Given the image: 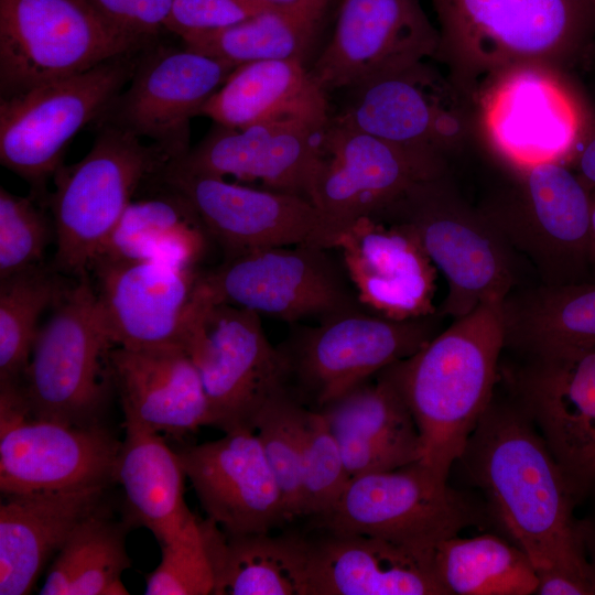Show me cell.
<instances>
[{
    "label": "cell",
    "mask_w": 595,
    "mask_h": 595,
    "mask_svg": "<svg viewBox=\"0 0 595 595\" xmlns=\"http://www.w3.org/2000/svg\"><path fill=\"white\" fill-rule=\"evenodd\" d=\"M505 390L497 385L456 463L537 574L565 573L595 587L575 516L578 500L532 419Z\"/></svg>",
    "instance_id": "1"
},
{
    "label": "cell",
    "mask_w": 595,
    "mask_h": 595,
    "mask_svg": "<svg viewBox=\"0 0 595 595\" xmlns=\"http://www.w3.org/2000/svg\"><path fill=\"white\" fill-rule=\"evenodd\" d=\"M502 301L479 304L415 354L383 369L413 415L421 463L443 480L499 382L506 342Z\"/></svg>",
    "instance_id": "2"
},
{
    "label": "cell",
    "mask_w": 595,
    "mask_h": 595,
    "mask_svg": "<svg viewBox=\"0 0 595 595\" xmlns=\"http://www.w3.org/2000/svg\"><path fill=\"white\" fill-rule=\"evenodd\" d=\"M437 56L463 79L545 65L583 47L595 32L591 0H433Z\"/></svg>",
    "instance_id": "3"
},
{
    "label": "cell",
    "mask_w": 595,
    "mask_h": 595,
    "mask_svg": "<svg viewBox=\"0 0 595 595\" xmlns=\"http://www.w3.org/2000/svg\"><path fill=\"white\" fill-rule=\"evenodd\" d=\"M110 339L90 273L74 279L37 333L20 385L28 415L100 423L113 388Z\"/></svg>",
    "instance_id": "4"
},
{
    "label": "cell",
    "mask_w": 595,
    "mask_h": 595,
    "mask_svg": "<svg viewBox=\"0 0 595 595\" xmlns=\"http://www.w3.org/2000/svg\"><path fill=\"white\" fill-rule=\"evenodd\" d=\"M78 162L61 165L46 207L55 228L53 267L73 278L89 266L137 192L159 174L169 158L154 144L109 125Z\"/></svg>",
    "instance_id": "5"
},
{
    "label": "cell",
    "mask_w": 595,
    "mask_h": 595,
    "mask_svg": "<svg viewBox=\"0 0 595 595\" xmlns=\"http://www.w3.org/2000/svg\"><path fill=\"white\" fill-rule=\"evenodd\" d=\"M408 226L447 284L439 313L453 320L502 301L516 284L513 251L490 220L459 204L443 175L415 183L375 214Z\"/></svg>",
    "instance_id": "6"
},
{
    "label": "cell",
    "mask_w": 595,
    "mask_h": 595,
    "mask_svg": "<svg viewBox=\"0 0 595 595\" xmlns=\"http://www.w3.org/2000/svg\"><path fill=\"white\" fill-rule=\"evenodd\" d=\"M147 47L0 98V162L29 184L39 203L46 206L47 183L64 164L69 142L128 85Z\"/></svg>",
    "instance_id": "7"
},
{
    "label": "cell",
    "mask_w": 595,
    "mask_h": 595,
    "mask_svg": "<svg viewBox=\"0 0 595 595\" xmlns=\"http://www.w3.org/2000/svg\"><path fill=\"white\" fill-rule=\"evenodd\" d=\"M443 318L439 311L394 320L366 310L316 325L291 324L277 346L285 365L286 388L316 410L415 354L441 331Z\"/></svg>",
    "instance_id": "8"
},
{
    "label": "cell",
    "mask_w": 595,
    "mask_h": 595,
    "mask_svg": "<svg viewBox=\"0 0 595 595\" xmlns=\"http://www.w3.org/2000/svg\"><path fill=\"white\" fill-rule=\"evenodd\" d=\"M204 271V270H203ZM257 312L215 301L203 274L185 324L183 347L208 399L212 425L251 429L266 402L286 388V370Z\"/></svg>",
    "instance_id": "9"
},
{
    "label": "cell",
    "mask_w": 595,
    "mask_h": 595,
    "mask_svg": "<svg viewBox=\"0 0 595 595\" xmlns=\"http://www.w3.org/2000/svg\"><path fill=\"white\" fill-rule=\"evenodd\" d=\"M152 43L113 28L88 0H0V96L86 72Z\"/></svg>",
    "instance_id": "10"
},
{
    "label": "cell",
    "mask_w": 595,
    "mask_h": 595,
    "mask_svg": "<svg viewBox=\"0 0 595 595\" xmlns=\"http://www.w3.org/2000/svg\"><path fill=\"white\" fill-rule=\"evenodd\" d=\"M203 282L215 301L290 324L368 310L339 252L317 245L271 247L224 258L203 271Z\"/></svg>",
    "instance_id": "11"
},
{
    "label": "cell",
    "mask_w": 595,
    "mask_h": 595,
    "mask_svg": "<svg viewBox=\"0 0 595 595\" xmlns=\"http://www.w3.org/2000/svg\"><path fill=\"white\" fill-rule=\"evenodd\" d=\"M315 520L325 532L364 534L432 553L477 523L479 513L419 459L351 478L332 509Z\"/></svg>",
    "instance_id": "12"
},
{
    "label": "cell",
    "mask_w": 595,
    "mask_h": 595,
    "mask_svg": "<svg viewBox=\"0 0 595 595\" xmlns=\"http://www.w3.org/2000/svg\"><path fill=\"white\" fill-rule=\"evenodd\" d=\"M499 378L527 411L576 498L595 497V345L511 354Z\"/></svg>",
    "instance_id": "13"
},
{
    "label": "cell",
    "mask_w": 595,
    "mask_h": 595,
    "mask_svg": "<svg viewBox=\"0 0 595 595\" xmlns=\"http://www.w3.org/2000/svg\"><path fill=\"white\" fill-rule=\"evenodd\" d=\"M121 442L100 423L75 426L35 419L19 385H0L2 495L108 486Z\"/></svg>",
    "instance_id": "14"
},
{
    "label": "cell",
    "mask_w": 595,
    "mask_h": 595,
    "mask_svg": "<svg viewBox=\"0 0 595 595\" xmlns=\"http://www.w3.org/2000/svg\"><path fill=\"white\" fill-rule=\"evenodd\" d=\"M154 181L191 204L224 258L282 246L335 248L338 229L304 196L188 173L167 163Z\"/></svg>",
    "instance_id": "15"
},
{
    "label": "cell",
    "mask_w": 595,
    "mask_h": 595,
    "mask_svg": "<svg viewBox=\"0 0 595 595\" xmlns=\"http://www.w3.org/2000/svg\"><path fill=\"white\" fill-rule=\"evenodd\" d=\"M236 67L228 61L156 41L142 52L127 88L94 125H109L148 139L170 161L180 159L191 149L192 118L201 115Z\"/></svg>",
    "instance_id": "16"
},
{
    "label": "cell",
    "mask_w": 595,
    "mask_h": 595,
    "mask_svg": "<svg viewBox=\"0 0 595 595\" xmlns=\"http://www.w3.org/2000/svg\"><path fill=\"white\" fill-rule=\"evenodd\" d=\"M522 205L485 215L512 250L531 261L541 284L592 280L591 190L563 162L520 171Z\"/></svg>",
    "instance_id": "17"
},
{
    "label": "cell",
    "mask_w": 595,
    "mask_h": 595,
    "mask_svg": "<svg viewBox=\"0 0 595 595\" xmlns=\"http://www.w3.org/2000/svg\"><path fill=\"white\" fill-rule=\"evenodd\" d=\"M442 159L386 141L331 117L307 198L338 229L374 216L415 183L443 175Z\"/></svg>",
    "instance_id": "18"
},
{
    "label": "cell",
    "mask_w": 595,
    "mask_h": 595,
    "mask_svg": "<svg viewBox=\"0 0 595 595\" xmlns=\"http://www.w3.org/2000/svg\"><path fill=\"white\" fill-rule=\"evenodd\" d=\"M439 40L419 0H342L332 39L309 71L326 93L349 90L436 55Z\"/></svg>",
    "instance_id": "19"
},
{
    "label": "cell",
    "mask_w": 595,
    "mask_h": 595,
    "mask_svg": "<svg viewBox=\"0 0 595 595\" xmlns=\"http://www.w3.org/2000/svg\"><path fill=\"white\" fill-rule=\"evenodd\" d=\"M494 149L519 171L572 154L584 132L571 94L545 66L512 67L496 75L483 102Z\"/></svg>",
    "instance_id": "20"
},
{
    "label": "cell",
    "mask_w": 595,
    "mask_h": 595,
    "mask_svg": "<svg viewBox=\"0 0 595 595\" xmlns=\"http://www.w3.org/2000/svg\"><path fill=\"white\" fill-rule=\"evenodd\" d=\"M115 346H182L203 270L148 260L96 258L89 266Z\"/></svg>",
    "instance_id": "21"
},
{
    "label": "cell",
    "mask_w": 595,
    "mask_h": 595,
    "mask_svg": "<svg viewBox=\"0 0 595 595\" xmlns=\"http://www.w3.org/2000/svg\"><path fill=\"white\" fill-rule=\"evenodd\" d=\"M328 123L303 118L244 128L214 123L195 147L167 165L194 174L260 181L269 190L307 198Z\"/></svg>",
    "instance_id": "22"
},
{
    "label": "cell",
    "mask_w": 595,
    "mask_h": 595,
    "mask_svg": "<svg viewBox=\"0 0 595 595\" xmlns=\"http://www.w3.org/2000/svg\"><path fill=\"white\" fill-rule=\"evenodd\" d=\"M207 518L225 532H270L288 522L282 493L251 429L177 452Z\"/></svg>",
    "instance_id": "23"
},
{
    "label": "cell",
    "mask_w": 595,
    "mask_h": 595,
    "mask_svg": "<svg viewBox=\"0 0 595 595\" xmlns=\"http://www.w3.org/2000/svg\"><path fill=\"white\" fill-rule=\"evenodd\" d=\"M335 249L360 302L372 313L408 320L437 311L436 268L408 226L361 217L338 232Z\"/></svg>",
    "instance_id": "24"
},
{
    "label": "cell",
    "mask_w": 595,
    "mask_h": 595,
    "mask_svg": "<svg viewBox=\"0 0 595 595\" xmlns=\"http://www.w3.org/2000/svg\"><path fill=\"white\" fill-rule=\"evenodd\" d=\"M346 91L336 119L404 149L442 159L461 132L453 93L423 62Z\"/></svg>",
    "instance_id": "25"
},
{
    "label": "cell",
    "mask_w": 595,
    "mask_h": 595,
    "mask_svg": "<svg viewBox=\"0 0 595 595\" xmlns=\"http://www.w3.org/2000/svg\"><path fill=\"white\" fill-rule=\"evenodd\" d=\"M433 552L364 534L306 538L303 595H448Z\"/></svg>",
    "instance_id": "26"
},
{
    "label": "cell",
    "mask_w": 595,
    "mask_h": 595,
    "mask_svg": "<svg viewBox=\"0 0 595 595\" xmlns=\"http://www.w3.org/2000/svg\"><path fill=\"white\" fill-rule=\"evenodd\" d=\"M110 368L123 426L182 436L212 425L199 374L184 347L115 346Z\"/></svg>",
    "instance_id": "27"
},
{
    "label": "cell",
    "mask_w": 595,
    "mask_h": 595,
    "mask_svg": "<svg viewBox=\"0 0 595 595\" xmlns=\"http://www.w3.org/2000/svg\"><path fill=\"white\" fill-rule=\"evenodd\" d=\"M316 410L338 443L350 479L421 458L413 415L383 369Z\"/></svg>",
    "instance_id": "28"
},
{
    "label": "cell",
    "mask_w": 595,
    "mask_h": 595,
    "mask_svg": "<svg viewBox=\"0 0 595 595\" xmlns=\"http://www.w3.org/2000/svg\"><path fill=\"white\" fill-rule=\"evenodd\" d=\"M108 486L3 495L0 505V594L32 592L73 530L105 505Z\"/></svg>",
    "instance_id": "29"
},
{
    "label": "cell",
    "mask_w": 595,
    "mask_h": 595,
    "mask_svg": "<svg viewBox=\"0 0 595 595\" xmlns=\"http://www.w3.org/2000/svg\"><path fill=\"white\" fill-rule=\"evenodd\" d=\"M214 123L244 128L282 118L331 120L327 93L296 60L257 61L238 65L203 106Z\"/></svg>",
    "instance_id": "30"
},
{
    "label": "cell",
    "mask_w": 595,
    "mask_h": 595,
    "mask_svg": "<svg viewBox=\"0 0 595 595\" xmlns=\"http://www.w3.org/2000/svg\"><path fill=\"white\" fill-rule=\"evenodd\" d=\"M115 482L125 491V520L144 527L160 543L177 536L194 516L184 500L186 474L177 452L159 433L125 426Z\"/></svg>",
    "instance_id": "31"
},
{
    "label": "cell",
    "mask_w": 595,
    "mask_h": 595,
    "mask_svg": "<svg viewBox=\"0 0 595 595\" xmlns=\"http://www.w3.org/2000/svg\"><path fill=\"white\" fill-rule=\"evenodd\" d=\"M149 184L155 193L129 204L94 259L199 267L214 244L201 218L176 191L153 180Z\"/></svg>",
    "instance_id": "32"
},
{
    "label": "cell",
    "mask_w": 595,
    "mask_h": 595,
    "mask_svg": "<svg viewBox=\"0 0 595 595\" xmlns=\"http://www.w3.org/2000/svg\"><path fill=\"white\" fill-rule=\"evenodd\" d=\"M213 570L212 595H303L306 538L270 532L230 534L201 520Z\"/></svg>",
    "instance_id": "33"
},
{
    "label": "cell",
    "mask_w": 595,
    "mask_h": 595,
    "mask_svg": "<svg viewBox=\"0 0 595 595\" xmlns=\"http://www.w3.org/2000/svg\"><path fill=\"white\" fill-rule=\"evenodd\" d=\"M511 354L595 345V279L513 289L502 301Z\"/></svg>",
    "instance_id": "34"
},
{
    "label": "cell",
    "mask_w": 595,
    "mask_h": 595,
    "mask_svg": "<svg viewBox=\"0 0 595 595\" xmlns=\"http://www.w3.org/2000/svg\"><path fill=\"white\" fill-rule=\"evenodd\" d=\"M329 0H300L272 7L236 25L182 37L188 50L236 66L274 60L305 63Z\"/></svg>",
    "instance_id": "35"
},
{
    "label": "cell",
    "mask_w": 595,
    "mask_h": 595,
    "mask_svg": "<svg viewBox=\"0 0 595 595\" xmlns=\"http://www.w3.org/2000/svg\"><path fill=\"white\" fill-rule=\"evenodd\" d=\"M130 524L110 517L106 505L71 533L46 570L41 595H126L121 575L131 561L126 549Z\"/></svg>",
    "instance_id": "36"
},
{
    "label": "cell",
    "mask_w": 595,
    "mask_h": 595,
    "mask_svg": "<svg viewBox=\"0 0 595 595\" xmlns=\"http://www.w3.org/2000/svg\"><path fill=\"white\" fill-rule=\"evenodd\" d=\"M433 560L448 595L536 593L538 575L528 555L493 533L445 539L434 549Z\"/></svg>",
    "instance_id": "37"
},
{
    "label": "cell",
    "mask_w": 595,
    "mask_h": 595,
    "mask_svg": "<svg viewBox=\"0 0 595 595\" xmlns=\"http://www.w3.org/2000/svg\"><path fill=\"white\" fill-rule=\"evenodd\" d=\"M64 275L43 262L0 279V383H22L42 314L75 279Z\"/></svg>",
    "instance_id": "38"
},
{
    "label": "cell",
    "mask_w": 595,
    "mask_h": 595,
    "mask_svg": "<svg viewBox=\"0 0 595 595\" xmlns=\"http://www.w3.org/2000/svg\"><path fill=\"white\" fill-rule=\"evenodd\" d=\"M306 407L284 388L258 413L253 431L282 493L289 521L303 517V419Z\"/></svg>",
    "instance_id": "39"
},
{
    "label": "cell",
    "mask_w": 595,
    "mask_h": 595,
    "mask_svg": "<svg viewBox=\"0 0 595 595\" xmlns=\"http://www.w3.org/2000/svg\"><path fill=\"white\" fill-rule=\"evenodd\" d=\"M47 207L0 187V279L44 262L55 228Z\"/></svg>",
    "instance_id": "40"
},
{
    "label": "cell",
    "mask_w": 595,
    "mask_h": 595,
    "mask_svg": "<svg viewBox=\"0 0 595 595\" xmlns=\"http://www.w3.org/2000/svg\"><path fill=\"white\" fill-rule=\"evenodd\" d=\"M350 477L338 443L323 415L305 409L303 419V517L325 515Z\"/></svg>",
    "instance_id": "41"
},
{
    "label": "cell",
    "mask_w": 595,
    "mask_h": 595,
    "mask_svg": "<svg viewBox=\"0 0 595 595\" xmlns=\"http://www.w3.org/2000/svg\"><path fill=\"white\" fill-rule=\"evenodd\" d=\"M145 581L147 595L213 594L214 570L197 517L161 545V561Z\"/></svg>",
    "instance_id": "42"
},
{
    "label": "cell",
    "mask_w": 595,
    "mask_h": 595,
    "mask_svg": "<svg viewBox=\"0 0 595 595\" xmlns=\"http://www.w3.org/2000/svg\"><path fill=\"white\" fill-rule=\"evenodd\" d=\"M272 7L264 0H174L165 30L182 39L236 25Z\"/></svg>",
    "instance_id": "43"
},
{
    "label": "cell",
    "mask_w": 595,
    "mask_h": 595,
    "mask_svg": "<svg viewBox=\"0 0 595 595\" xmlns=\"http://www.w3.org/2000/svg\"><path fill=\"white\" fill-rule=\"evenodd\" d=\"M113 28L143 42H155L166 32L174 0H88Z\"/></svg>",
    "instance_id": "44"
},
{
    "label": "cell",
    "mask_w": 595,
    "mask_h": 595,
    "mask_svg": "<svg viewBox=\"0 0 595 595\" xmlns=\"http://www.w3.org/2000/svg\"><path fill=\"white\" fill-rule=\"evenodd\" d=\"M575 152L574 163L578 177L585 185L595 188V125L582 134Z\"/></svg>",
    "instance_id": "45"
},
{
    "label": "cell",
    "mask_w": 595,
    "mask_h": 595,
    "mask_svg": "<svg viewBox=\"0 0 595 595\" xmlns=\"http://www.w3.org/2000/svg\"><path fill=\"white\" fill-rule=\"evenodd\" d=\"M583 550L595 580V513L580 519Z\"/></svg>",
    "instance_id": "46"
},
{
    "label": "cell",
    "mask_w": 595,
    "mask_h": 595,
    "mask_svg": "<svg viewBox=\"0 0 595 595\" xmlns=\"http://www.w3.org/2000/svg\"><path fill=\"white\" fill-rule=\"evenodd\" d=\"M591 241L592 255L595 263V188L591 190Z\"/></svg>",
    "instance_id": "47"
},
{
    "label": "cell",
    "mask_w": 595,
    "mask_h": 595,
    "mask_svg": "<svg viewBox=\"0 0 595 595\" xmlns=\"http://www.w3.org/2000/svg\"><path fill=\"white\" fill-rule=\"evenodd\" d=\"M264 1L273 6H285V4L294 3L300 0H264Z\"/></svg>",
    "instance_id": "48"
},
{
    "label": "cell",
    "mask_w": 595,
    "mask_h": 595,
    "mask_svg": "<svg viewBox=\"0 0 595 595\" xmlns=\"http://www.w3.org/2000/svg\"><path fill=\"white\" fill-rule=\"evenodd\" d=\"M591 2H592V9H593L594 22H595V0H591Z\"/></svg>",
    "instance_id": "49"
}]
</instances>
